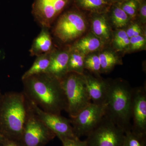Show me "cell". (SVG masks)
Returning <instances> with one entry per match:
<instances>
[{"mask_svg": "<svg viewBox=\"0 0 146 146\" xmlns=\"http://www.w3.org/2000/svg\"><path fill=\"white\" fill-rule=\"evenodd\" d=\"M22 81L26 96L42 110L57 115L67 112L68 104L60 80L44 73Z\"/></svg>", "mask_w": 146, "mask_h": 146, "instance_id": "obj_1", "label": "cell"}, {"mask_svg": "<svg viewBox=\"0 0 146 146\" xmlns=\"http://www.w3.org/2000/svg\"><path fill=\"white\" fill-rule=\"evenodd\" d=\"M28 108L27 98L23 91L3 95L0 103V131L5 138L20 142Z\"/></svg>", "mask_w": 146, "mask_h": 146, "instance_id": "obj_2", "label": "cell"}, {"mask_svg": "<svg viewBox=\"0 0 146 146\" xmlns=\"http://www.w3.org/2000/svg\"><path fill=\"white\" fill-rule=\"evenodd\" d=\"M132 89L122 81L109 83L105 103V116L125 133L131 130Z\"/></svg>", "mask_w": 146, "mask_h": 146, "instance_id": "obj_3", "label": "cell"}, {"mask_svg": "<svg viewBox=\"0 0 146 146\" xmlns=\"http://www.w3.org/2000/svg\"><path fill=\"white\" fill-rule=\"evenodd\" d=\"M60 80L68 104L67 112L73 117L92 103L83 75L69 72Z\"/></svg>", "mask_w": 146, "mask_h": 146, "instance_id": "obj_4", "label": "cell"}, {"mask_svg": "<svg viewBox=\"0 0 146 146\" xmlns=\"http://www.w3.org/2000/svg\"><path fill=\"white\" fill-rule=\"evenodd\" d=\"M27 100V113L20 143L22 146H45L56 136L35 115Z\"/></svg>", "mask_w": 146, "mask_h": 146, "instance_id": "obj_5", "label": "cell"}, {"mask_svg": "<svg viewBox=\"0 0 146 146\" xmlns=\"http://www.w3.org/2000/svg\"><path fill=\"white\" fill-rule=\"evenodd\" d=\"M125 132L104 116L87 136V146H123Z\"/></svg>", "mask_w": 146, "mask_h": 146, "instance_id": "obj_6", "label": "cell"}, {"mask_svg": "<svg viewBox=\"0 0 146 146\" xmlns=\"http://www.w3.org/2000/svg\"><path fill=\"white\" fill-rule=\"evenodd\" d=\"M105 115V104L98 105L91 103L73 117L71 124L76 137L87 136L96 127Z\"/></svg>", "mask_w": 146, "mask_h": 146, "instance_id": "obj_7", "label": "cell"}, {"mask_svg": "<svg viewBox=\"0 0 146 146\" xmlns=\"http://www.w3.org/2000/svg\"><path fill=\"white\" fill-rule=\"evenodd\" d=\"M86 29V23L82 15L71 11L60 16L55 27L54 33L62 42H68L78 38Z\"/></svg>", "mask_w": 146, "mask_h": 146, "instance_id": "obj_8", "label": "cell"}, {"mask_svg": "<svg viewBox=\"0 0 146 146\" xmlns=\"http://www.w3.org/2000/svg\"><path fill=\"white\" fill-rule=\"evenodd\" d=\"M28 100L31 107L35 115L60 140L64 138L77 137L74 132L70 119H67L60 115L45 112Z\"/></svg>", "mask_w": 146, "mask_h": 146, "instance_id": "obj_9", "label": "cell"}, {"mask_svg": "<svg viewBox=\"0 0 146 146\" xmlns=\"http://www.w3.org/2000/svg\"><path fill=\"white\" fill-rule=\"evenodd\" d=\"M71 0H34L32 13L42 27L48 28Z\"/></svg>", "mask_w": 146, "mask_h": 146, "instance_id": "obj_10", "label": "cell"}, {"mask_svg": "<svg viewBox=\"0 0 146 146\" xmlns=\"http://www.w3.org/2000/svg\"><path fill=\"white\" fill-rule=\"evenodd\" d=\"M131 117L133 124L131 131L146 138V89L141 87L132 89Z\"/></svg>", "mask_w": 146, "mask_h": 146, "instance_id": "obj_11", "label": "cell"}, {"mask_svg": "<svg viewBox=\"0 0 146 146\" xmlns=\"http://www.w3.org/2000/svg\"><path fill=\"white\" fill-rule=\"evenodd\" d=\"M82 75L92 103L98 105H104L107 98L109 83L92 76Z\"/></svg>", "mask_w": 146, "mask_h": 146, "instance_id": "obj_12", "label": "cell"}, {"mask_svg": "<svg viewBox=\"0 0 146 146\" xmlns=\"http://www.w3.org/2000/svg\"><path fill=\"white\" fill-rule=\"evenodd\" d=\"M69 57L70 54L68 52L52 51L50 65L46 73L60 80L68 73Z\"/></svg>", "mask_w": 146, "mask_h": 146, "instance_id": "obj_13", "label": "cell"}, {"mask_svg": "<svg viewBox=\"0 0 146 146\" xmlns=\"http://www.w3.org/2000/svg\"><path fill=\"white\" fill-rule=\"evenodd\" d=\"M52 41L48 28L42 27L41 31L33 41L30 49L31 55L37 56L52 51Z\"/></svg>", "mask_w": 146, "mask_h": 146, "instance_id": "obj_14", "label": "cell"}, {"mask_svg": "<svg viewBox=\"0 0 146 146\" xmlns=\"http://www.w3.org/2000/svg\"><path fill=\"white\" fill-rule=\"evenodd\" d=\"M51 52L36 56L31 67L22 76V80L35 75L46 73L50 65Z\"/></svg>", "mask_w": 146, "mask_h": 146, "instance_id": "obj_15", "label": "cell"}, {"mask_svg": "<svg viewBox=\"0 0 146 146\" xmlns=\"http://www.w3.org/2000/svg\"><path fill=\"white\" fill-rule=\"evenodd\" d=\"M101 45L100 40L98 37L88 36L84 37L74 44L71 51L82 54L93 52L99 48Z\"/></svg>", "mask_w": 146, "mask_h": 146, "instance_id": "obj_16", "label": "cell"}, {"mask_svg": "<svg viewBox=\"0 0 146 146\" xmlns=\"http://www.w3.org/2000/svg\"><path fill=\"white\" fill-rule=\"evenodd\" d=\"M92 29L98 37L108 40L110 37V31L106 18L104 15H100L94 18L92 23Z\"/></svg>", "mask_w": 146, "mask_h": 146, "instance_id": "obj_17", "label": "cell"}, {"mask_svg": "<svg viewBox=\"0 0 146 146\" xmlns=\"http://www.w3.org/2000/svg\"><path fill=\"white\" fill-rule=\"evenodd\" d=\"M76 3L79 7L93 11L105 10L111 4L105 0H75Z\"/></svg>", "mask_w": 146, "mask_h": 146, "instance_id": "obj_18", "label": "cell"}, {"mask_svg": "<svg viewBox=\"0 0 146 146\" xmlns=\"http://www.w3.org/2000/svg\"><path fill=\"white\" fill-rule=\"evenodd\" d=\"M70 54L68 64V72L83 74L84 69V62L85 57L84 54L79 53L72 51Z\"/></svg>", "mask_w": 146, "mask_h": 146, "instance_id": "obj_19", "label": "cell"}, {"mask_svg": "<svg viewBox=\"0 0 146 146\" xmlns=\"http://www.w3.org/2000/svg\"><path fill=\"white\" fill-rule=\"evenodd\" d=\"M111 17L113 24L117 28L126 26L129 20V17L119 5L113 7Z\"/></svg>", "mask_w": 146, "mask_h": 146, "instance_id": "obj_20", "label": "cell"}, {"mask_svg": "<svg viewBox=\"0 0 146 146\" xmlns=\"http://www.w3.org/2000/svg\"><path fill=\"white\" fill-rule=\"evenodd\" d=\"M98 56L101 67V72H108L119 62L117 57L111 52H104Z\"/></svg>", "mask_w": 146, "mask_h": 146, "instance_id": "obj_21", "label": "cell"}, {"mask_svg": "<svg viewBox=\"0 0 146 146\" xmlns=\"http://www.w3.org/2000/svg\"><path fill=\"white\" fill-rule=\"evenodd\" d=\"M125 135L123 146H146V138L138 136L131 130L126 131Z\"/></svg>", "mask_w": 146, "mask_h": 146, "instance_id": "obj_22", "label": "cell"}, {"mask_svg": "<svg viewBox=\"0 0 146 146\" xmlns=\"http://www.w3.org/2000/svg\"><path fill=\"white\" fill-rule=\"evenodd\" d=\"M139 5V0H125L119 6L129 17L133 18L136 16Z\"/></svg>", "mask_w": 146, "mask_h": 146, "instance_id": "obj_23", "label": "cell"}, {"mask_svg": "<svg viewBox=\"0 0 146 146\" xmlns=\"http://www.w3.org/2000/svg\"><path fill=\"white\" fill-rule=\"evenodd\" d=\"M114 43L118 50L125 49L129 46V38L127 36L126 31L119 30L116 33L114 38Z\"/></svg>", "mask_w": 146, "mask_h": 146, "instance_id": "obj_24", "label": "cell"}, {"mask_svg": "<svg viewBox=\"0 0 146 146\" xmlns=\"http://www.w3.org/2000/svg\"><path fill=\"white\" fill-rule=\"evenodd\" d=\"M84 68L93 72H100L101 67L98 56L91 55L86 58L84 60Z\"/></svg>", "mask_w": 146, "mask_h": 146, "instance_id": "obj_25", "label": "cell"}, {"mask_svg": "<svg viewBox=\"0 0 146 146\" xmlns=\"http://www.w3.org/2000/svg\"><path fill=\"white\" fill-rule=\"evenodd\" d=\"M131 48L132 50L140 49L145 46L146 39L143 36L139 35L129 38Z\"/></svg>", "mask_w": 146, "mask_h": 146, "instance_id": "obj_26", "label": "cell"}, {"mask_svg": "<svg viewBox=\"0 0 146 146\" xmlns=\"http://www.w3.org/2000/svg\"><path fill=\"white\" fill-rule=\"evenodd\" d=\"M63 146H87L86 140L82 141L78 137L60 139Z\"/></svg>", "mask_w": 146, "mask_h": 146, "instance_id": "obj_27", "label": "cell"}, {"mask_svg": "<svg viewBox=\"0 0 146 146\" xmlns=\"http://www.w3.org/2000/svg\"><path fill=\"white\" fill-rule=\"evenodd\" d=\"M140 28V27L137 24H134L132 25L131 26L127 31H126V34L129 38H130L134 36L135 33L138 29Z\"/></svg>", "mask_w": 146, "mask_h": 146, "instance_id": "obj_28", "label": "cell"}, {"mask_svg": "<svg viewBox=\"0 0 146 146\" xmlns=\"http://www.w3.org/2000/svg\"><path fill=\"white\" fill-rule=\"evenodd\" d=\"M2 146H22L20 142L5 138L2 143Z\"/></svg>", "mask_w": 146, "mask_h": 146, "instance_id": "obj_29", "label": "cell"}, {"mask_svg": "<svg viewBox=\"0 0 146 146\" xmlns=\"http://www.w3.org/2000/svg\"><path fill=\"white\" fill-rule=\"evenodd\" d=\"M140 9V14L141 18L143 20H146V5L145 1L142 2V4H140L139 5Z\"/></svg>", "mask_w": 146, "mask_h": 146, "instance_id": "obj_30", "label": "cell"}, {"mask_svg": "<svg viewBox=\"0 0 146 146\" xmlns=\"http://www.w3.org/2000/svg\"><path fill=\"white\" fill-rule=\"evenodd\" d=\"M5 139V138L3 136L2 133H1V131H0V144L2 143Z\"/></svg>", "mask_w": 146, "mask_h": 146, "instance_id": "obj_31", "label": "cell"}, {"mask_svg": "<svg viewBox=\"0 0 146 146\" xmlns=\"http://www.w3.org/2000/svg\"><path fill=\"white\" fill-rule=\"evenodd\" d=\"M3 96V95L2 94L1 91H0V103H1V101L2 99Z\"/></svg>", "mask_w": 146, "mask_h": 146, "instance_id": "obj_32", "label": "cell"}, {"mask_svg": "<svg viewBox=\"0 0 146 146\" xmlns=\"http://www.w3.org/2000/svg\"><path fill=\"white\" fill-rule=\"evenodd\" d=\"M105 1H107L108 2H110L108 1V0H105Z\"/></svg>", "mask_w": 146, "mask_h": 146, "instance_id": "obj_33", "label": "cell"}, {"mask_svg": "<svg viewBox=\"0 0 146 146\" xmlns=\"http://www.w3.org/2000/svg\"><path fill=\"white\" fill-rule=\"evenodd\" d=\"M120 1H125V0H120Z\"/></svg>", "mask_w": 146, "mask_h": 146, "instance_id": "obj_34", "label": "cell"}]
</instances>
